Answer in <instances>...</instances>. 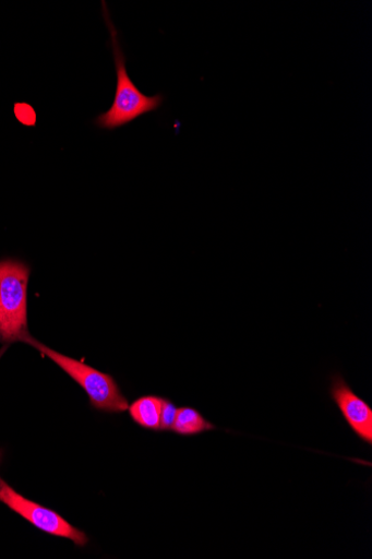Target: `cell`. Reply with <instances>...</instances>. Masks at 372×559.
Returning a JSON list of instances; mask_svg holds the SVG:
<instances>
[{
  "mask_svg": "<svg viewBox=\"0 0 372 559\" xmlns=\"http://www.w3.org/2000/svg\"><path fill=\"white\" fill-rule=\"evenodd\" d=\"M0 501L41 532L70 539L80 547L88 543L84 532L74 527L57 512L28 500L2 478H0Z\"/></svg>",
  "mask_w": 372,
  "mask_h": 559,
  "instance_id": "277c9868",
  "label": "cell"
},
{
  "mask_svg": "<svg viewBox=\"0 0 372 559\" xmlns=\"http://www.w3.org/2000/svg\"><path fill=\"white\" fill-rule=\"evenodd\" d=\"M28 345L37 348L77 382L87 393L94 409L108 414H122L129 411V401L112 376L69 358L67 355L45 346L34 337Z\"/></svg>",
  "mask_w": 372,
  "mask_h": 559,
  "instance_id": "3957f363",
  "label": "cell"
},
{
  "mask_svg": "<svg viewBox=\"0 0 372 559\" xmlns=\"http://www.w3.org/2000/svg\"><path fill=\"white\" fill-rule=\"evenodd\" d=\"M178 411V406L171 400L164 397L161 432L172 431V427L175 425Z\"/></svg>",
  "mask_w": 372,
  "mask_h": 559,
  "instance_id": "ba28073f",
  "label": "cell"
},
{
  "mask_svg": "<svg viewBox=\"0 0 372 559\" xmlns=\"http://www.w3.org/2000/svg\"><path fill=\"white\" fill-rule=\"evenodd\" d=\"M104 17L112 37V49L117 69V92L112 108L100 115L95 123L105 130H116L124 127L142 116L157 111L164 105L165 96L156 94L146 96L131 80L127 70V60L121 48L118 32L110 20L105 3Z\"/></svg>",
  "mask_w": 372,
  "mask_h": 559,
  "instance_id": "6da1fadb",
  "label": "cell"
},
{
  "mask_svg": "<svg viewBox=\"0 0 372 559\" xmlns=\"http://www.w3.org/2000/svg\"><path fill=\"white\" fill-rule=\"evenodd\" d=\"M331 395L353 433L372 444V408L340 374L332 378Z\"/></svg>",
  "mask_w": 372,
  "mask_h": 559,
  "instance_id": "5b68a950",
  "label": "cell"
},
{
  "mask_svg": "<svg viewBox=\"0 0 372 559\" xmlns=\"http://www.w3.org/2000/svg\"><path fill=\"white\" fill-rule=\"evenodd\" d=\"M216 429L217 427L205 419L200 412L190 408V406H183L178 411L171 432L183 437H193Z\"/></svg>",
  "mask_w": 372,
  "mask_h": 559,
  "instance_id": "52a82bcc",
  "label": "cell"
},
{
  "mask_svg": "<svg viewBox=\"0 0 372 559\" xmlns=\"http://www.w3.org/2000/svg\"><path fill=\"white\" fill-rule=\"evenodd\" d=\"M29 267L19 261L0 262V342L28 344L27 288Z\"/></svg>",
  "mask_w": 372,
  "mask_h": 559,
  "instance_id": "7a4b0ae2",
  "label": "cell"
},
{
  "mask_svg": "<svg viewBox=\"0 0 372 559\" xmlns=\"http://www.w3.org/2000/svg\"><path fill=\"white\" fill-rule=\"evenodd\" d=\"M164 397L144 395L129 405L131 419L141 428L151 431H161V415Z\"/></svg>",
  "mask_w": 372,
  "mask_h": 559,
  "instance_id": "8992f818",
  "label": "cell"
},
{
  "mask_svg": "<svg viewBox=\"0 0 372 559\" xmlns=\"http://www.w3.org/2000/svg\"><path fill=\"white\" fill-rule=\"evenodd\" d=\"M15 114L17 119L26 124V126H34L36 122V114L33 110L32 107L25 104H20L15 106Z\"/></svg>",
  "mask_w": 372,
  "mask_h": 559,
  "instance_id": "9c48e42d",
  "label": "cell"
},
{
  "mask_svg": "<svg viewBox=\"0 0 372 559\" xmlns=\"http://www.w3.org/2000/svg\"><path fill=\"white\" fill-rule=\"evenodd\" d=\"M8 346L9 345H5L2 349H0V359H2L5 350L8 349ZM2 459H3V451L0 450V464H2Z\"/></svg>",
  "mask_w": 372,
  "mask_h": 559,
  "instance_id": "30bf717a",
  "label": "cell"
}]
</instances>
